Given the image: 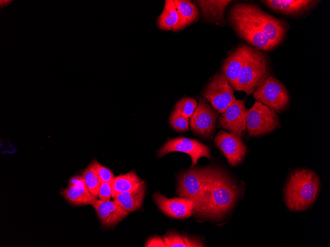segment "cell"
Wrapping results in <instances>:
<instances>
[{
    "instance_id": "obj_27",
    "label": "cell",
    "mask_w": 330,
    "mask_h": 247,
    "mask_svg": "<svg viewBox=\"0 0 330 247\" xmlns=\"http://www.w3.org/2000/svg\"><path fill=\"white\" fill-rule=\"evenodd\" d=\"M169 124L176 131L184 132L189 127V119L173 110L169 117Z\"/></svg>"
},
{
    "instance_id": "obj_11",
    "label": "cell",
    "mask_w": 330,
    "mask_h": 247,
    "mask_svg": "<svg viewBox=\"0 0 330 247\" xmlns=\"http://www.w3.org/2000/svg\"><path fill=\"white\" fill-rule=\"evenodd\" d=\"M219 114L206 99L200 98L197 106L190 118L191 130L200 137H211Z\"/></svg>"
},
{
    "instance_id": "obj_22",
    "label": "cell",
    "mask_w": 330,
    "mask_h": 247,
    "mask_svg": "<svg viewBox=\"0 0 330 247\" xmlns=\"http://www.w3.org/2000/svg\"><path fill=\"white\" fill-rule=\"evenodd\" d=\"M143 181L134 171H130L124 175H121L112 181V197L122 192L132 190L138 186Z\"/></svg>"
},
{
    "instance_id": "obj_2",
    "label": "cell",
    "mask_w": 330,
    "mask_h": 247,
    "mask_svg": "<svg viewBox=\"0 0 330 247\" xmlns=\"http://www.w3.org/2000/svg\"><path fill=\"white\" fill-rule=\"evenodd\" d=\"M318 176L307 169L293 172L285 189L287 207L291 211H303L309 208L316 199L320 190Z\"/></svg>"
},
{
    "instance_id": "obj_4",
    "label": "cell",
    "mask_w": 330,
    "mask_h": 247,
    "mask_svg": "<svg viewBox=\"0 0 330 247\" xmlns=\"http://www.w3.org/2000/svg\"><path fill=\"white\" fill-rule=\"evenodd\" d=\"M236 4L259 28L274 48L283 42L288 30L286 22L268 14L254 4Z\"/></svg>"
},
{
    "instance_id": "obj_19",
    "label": "cell",
    "mask_w": 330,
    "mask_h": 247,
    "mask_svg": "<svg viewBox=\"0 0 330 247\" xmlns=\"http://www.w3.org/2000/svg\"><path fill=\"white\" fill-rule=\"evenodd\" d=\"M232 1L230 0H197L195 2L200 8L202 16L206 20L219 25L224 26L226 22L224 12Z\"/></svg>"
},
{
    "instance_id": "obj_21",
    "label": "cell",
    "mask_w": 330,
    "mask_h": 247,
    "mask_svg": "<svg viewBox=\"0 0 330 247\" xmlns=\"http://www.w3.org/2000/svg\"><path fill=\"white\" fill-rule=\"evenodd\" d=\"M145 192V186L143 181L132 190L116 195L114 199L127 211L133 212L141 206Z\"/></svg>"
},
{
    "instance_id": "obj_29",
    "label": "cell",
    "mask_w": 330,
    "mask_h": 247,
    "mask_svg": "<svg viewBox=\"0 0 330 247\" xmlns=\"http://www.w3.org/2000/svg\"><path fill=\"white\" fill-rule=\"evenodd\" d=\"M97 170L100 183L111 181L115 178L113 173L109 169L102 166L98 162L97 165Z\"/></svg>"
},
{
    "instance_id": "obj_25",
    "label": "cell",
    "mask_w": 330,
    "mask_h": 247,
    "mask_svg": "<svg viewBox=\"0 0 330 247\" xmlns=\"http://www.w3.org/2000/svg\"><path fill=\"white\" fill-rule=\"evenodd\" d=\"M97 163L96 160H93L81 176L89 192L97 198L100 185L97 170Z\"/></svg>"
},
{
    "instance_id": "obj_14",
    "label": "cell",
    "mask_w": 330,
    "mask_h": 247,
    "mask_svg": "<svg viewBox=\"0 0 330 247\" xmlns=\"http://www.w3.org/2000/svg\"><path fill=\"white\" fill-rule=\"evenodd\" d=\"M153 198L161 210L169 217L184 219L193 213L194 204L189 199L181 197L168 198L158 192L153 194Z\"/></svg>"
},
{
    "instance_id": "obj_23",
    "label": "cell",
    "mask_w": 330,
    "mask_h": 247,
    "mask_svg": "<svg viewBox=\"0 0 330 247\" xmlns=\"http://www.w3.org/2000/svg\"><path fill=\"white\" fill-rule=\"evenodd\" d=\"M163 238L166 247H205L199 238L180 234L170 231L164 235Z\"/></svg>"
},
{
    "instance_id": "obj_30",
    "label": "cell",
    "mask_w": 330,
    "mask_h": 247,
    "mask_svg": "<svg viewBox=\"0 0 330 247\" xmlns=\"http://www.w3.org/2000/svg\"><path fill=\"white\" fill-rule=\"evenodd\" d=\"M145 247H166V246L163 238L159 236H154L147 240L145 244Z\"/></svg>"
},
{
    "instance_id": "obj_1",
    "label": "cell",
    "mask_w": 330,
    "mask_h": 247,
    "mask_svg": "<svg viewBox=\"0 0 330 247\" xmlns=\"http://www.w3.org/2000/svg\"><path fill=\"white\" fill-rule=\"evenodd\" d=\"M239 195L236 182L220 168L208 166L203 188L193 213L213 220L226 216Z\"/></svg>"
},
{
    "instance_id": "obj_8",
    "label": "cell",
    "mask_w": 330,
    "mask_h": 247,
    "mask_svg": "<svg viewBox=\"0 0 330 247\" xmlns=\"http://www.w3.org/2000/svg\"><path fill=\"white\" fill-rule=\"evenodd\" d=\"M234 89L222 72L216 73L206 84L202 95L219 113L236 100Z\"/></svg>"
},
{
    "instance_id": "obj_17",
    "label": "cell",
    "mask_w": 330,
    "mask_h": 247,
    "mask_svg": "<svg viewBox=\"0 0 330 247\" xmlns=\"http://www.w3.org/2000/svg\"><path fill=\"white\" fill-rule=\"evenodd\" d=\"M250 46L240 44L225 58L221 71L234 89L241 71L245 64Z\"/></svg>"
},
{
    "instance_id": "obj_3",
    "label": "cell",
    "mask_w": 330,
    "mask_h": 247,
    "mask_svg": "<svg viewBox=\"0 0 330 247\" xmlns=\"http://www.w3.org/2000/svg\"><path fill=\"white\" fill-rule=\"evenodd\" d=\"M268 56L260 50L250 46L234 90L249 95L271 76Z\"/></svg>"
},
{
    "instance_id": "obj_9",
    "label": "cell",
    "mask_w": 330,
    "mask_h": 247,
    "mask_svg": "<svg viewBox=\"0 0 330 247\" xmlns=\"http://www.w3.org/2000/svg\"><path fill=\"white\" fill-rule=\"evenodd\" d=\"M185 153L190 156L192 160L190 168L194 167L200 158L205 157L212 158L209 147L199 141L185 137H178L168 140L157 151L158 156L163 157L171 152Z\"/></svg>"
},
{
    "instance_id": "obj_12",
    "label": "cell",
    "mask_w": 330,
    "mask_h": 247,
    "mask_svg": "<svg viewBox=\"0 0 330 247\" xmlns=\"http://www.w3.org/2000/svg\"><path fill=\"white\" fill-rule=\"evenodd\" d=\"M190 168L179 176L176 193L192 200L195 206L203 188L207 167Z\"/></svg>"
},
{
    "instance_id": "obj_6",
    "label": "cell",
    "mask_w": 330,
    "mask_h": 247,
    "mask_svg": "<svg viewBox=\"0 0 330 247\" xmlns=\"http://www.w3.org/2000/svg\"><path fill=\"white\" fill-rule=\"evenodd\" d=\"M256 101L273 109L277 113L287 110L290 97L284 85L273 75L269 76L253 93Z\"/></svg>"
},
{
    "instance_id": "obj_24",
    "label": "cell",
    "mask_w": 330,
    "mask_h": 247,
    "mask_svg": "<svg viewBox=\"0 0 330 247\" xmlns=\"http://www.w3.org/2000/svg\"><path fill=\"white\" fill-rule=\"evenodd\" d=\"M178 19V13L173 0H165L163 10L157 20L158 28L163 31L172 30Z\"/></svg>"
},
{
    "instance_id": "obj_10",
    "label": "cell",
    "mask_w": 330,
    "mask_h": 247,
    "mask_svg": "<svg viewBox=\"0 0 330 247\" xmlns=\"http://www.w3.org/2000/svg\"><path fill=\"white\" fill-rule=\"evenodd\" d=\"M248 112L245 100L236 99L224 112L220 113L217 120V126L242 138L247 131Z\"/></svg>"
},
{
    "instance_id": "obj_13",
    "label": "cell",
    "mask_w": 330,
    "mask_h": 247,
    "mask_svg": "<svg viewBox=\"0 0 330 247\" xmlns=\"http://www.w3.org/2000/svg\"><path fill=\"white\" fill-rule=\"evenodd\" d=\"M214 142L231 166H236L243 160L247 147L241 138L230 132L220 130L215 136Z\"/></svg>"
},
{
    "instance_id": "obj_26",
    "label": "cell",
    "mask_w": 330,
    "mask_h": 247,
    "mask_svg": "<svg viewBox=\"0 0 330 247\" xmlns=\"http://www.w3.org/2000/svg\"><path fill=\"white\" fill-rule=\"evenodd\" d=\"M198 105L196 99L191 97H184L176 104L174 110L180 115L190 118Z\"/></svg>"
},
{
    "instance_id": "obj_28",
    "label": "cell",
    "mask_w": 330,
    "mask_h": 247,
    "mask_svg": "<svg viewBox=\"0 0 330 247\" xmlns=\"http://www.w3.org/2000/svg\"><path fill=\"white\" fill-rule=\"evenodd\" d=\"M112 181L100 183L98 194L99 200L101 201L110 200L112 197Z\"/></svg>"
},
{
    "instance_id": "obj_18",
    "label": "cell",
    "mask_w": 330,
    "mask_h": 247,
    "mask_svg": "<svg viewBox=\"0 0 330 247\" xmlns=\"http://www.w3.org/2000/svg\"><path fill=\"white\" fill-rule=\"evenodd\" d=\"M92 206L101 224L106 227L114 226L129 213L115 200L97 199Z\"/></svg>"
},
{
    "instance_id": "obj_15",
    "label": "cell",
    "mask_w": 330,
    "mask_h": 247,
    "mask_svg": "<svg viewBox=\"0 0 330 247\" xmlns=\"http://www.w3.org/2000/svg\"><path fill=\"white\" fill-rule=\"evenodd\" d=\"M60 194L74 206H92L97 200V197L89 192L82 176H80L71 177L68 186L61 190Z\"/></svg>"
},
{
    "instance_id": "obj_20",
    "label": "cell",
    "mask_w": 330,
    "mask_h": 247,
    "mask_svg": "<svg viewBox=\"0 0 330 247\" xmlns=\"http://www.w3.org/2000/svg\"><path fill=\"white\" fill-rule=\"evenodd\" d=\"M173 0L176 7L178 19L172 31L178 32L198 21L200 13L193 2L187 0Z\"/></svg>"
},
{
    "instance_id": "obj_16",
    "label": "cell",
    "mask_w": 330,
    "mask_h": 247,
    "mask_svg": "<svg viewBox=\"0 0 330 247\" xmlns=\"http://www.w3.org/2000/svg\"><path fill=\"white\" fill-rule=\"evenodd\" d=\"M272 10L284 15L297 17L308 13L320 2L313 0H261Z\"/></svg>"
},
{
    "instance_id": "obj_5",
    "label": "cell",
    "mask_w": 330,
    "mask_h": 247,
    "mask_svg": "<svg viewBox=\"0 0 330 247\" xmlns=\"http://www.w3.org/2000/svg\"><path fill=\"white\" fill-rule=\"evenodd\" d=\"M227 17L230 25L237 35L252 47L264 51L274 49L261 31L236 3L229 8Z\"/></svg>"
},
{
    "instance_id": "obj_7",
    "label": "cell",
    "mask_w": 330,
    "mask_h": 247,
    "mask_svg": "<svg viewBox=\"0 0 330 247\" xmlns=\"http://www.w3.org/2000/svg\"><path fill=\"white\" fill-rule=\"evenodd\" d=\"M281 126L277 113L272 108L255 101L248 109L247 130L251 137H260L275 130Z\"/></svg>"
}]
</instances>
